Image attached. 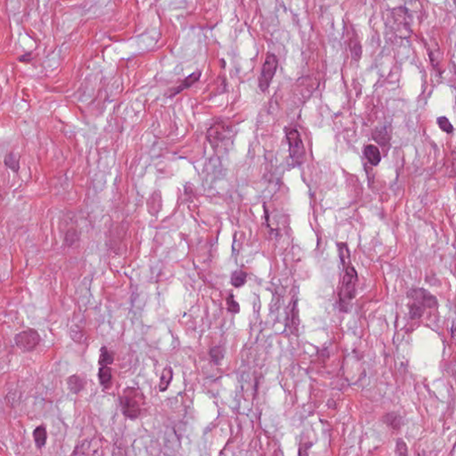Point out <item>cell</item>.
<instances>
[{
	"label": "cell",
	"mask_w": 456,
	"mask_h": 456,
	"mask_svg": "<svg viewBox=\"0 0 456 456\" xmlns=\"http://www.w3.org/2000/svg\"><path fill=\"white\" fill-rule=\"evenodd\" d=\"M408 299L423 308H435L438 306V299L425 289L413 288L407 292Z\"/></svg>",
	"instance_id": "8992f818"
},
{
	"label": "cell",
	"mask_w": 456,
	"mask_h": 456,
	"mask_svg": "<svg viewBox=\"0 0 456 456\" xmlns=\"http://www.w3.org/2000/svg\"><path fill=\"white\" fill-rule=\"evenodd\" d=\"M41 340L40 335L35 329H27L14 336V342L21 352H32L39 346Z\"/></svg>",
	"instance_id": "5b68a950"
},
{
	"label": "cell",
	"mask_w": 456,
	"mask_h": 456,
	"mask_svg": "<svg viewBox=\"0 0 456 456\" xmlns=\"http://www.w3.org/2000/svg\"><path fill=\"white\" fill-rule=\"evenodd\" d=\"M424 311H425V308L417 305L415 303H412L409 305L410 317L413 320L420 319L423 316Z\"/></svg>",
	"instance_id": "ffe728a7"
},
{
	"label": "cell",
	"mask_w": 456,
	"mask_h": 456,
	"mask_svg": "<svg viewBox=\"0 0 456 456\" xmlns=\"http://www.w3.org/2000/svg\"><path fill=\"white\" fill-rule=\"evenodd\" d=\"M33 59H34V57L32 56V52L24 53V54H22V55L19 57V61H20V62H22V63H28V62H31V61L33 60Z\"/></svg>",
	"instance_id": "d4e9b609"
},
{
	"label": "cell",
	"mask_w": 456,
	"mask_h": 456,
	"mask_svg": "<svg viewBox=\"0 0 456 456\" xmlns=\"http://www.w3.org/2000/svg\"><path fill=\"white\" fill-rule=\"evenodd\" d=\"M373 136H374V140L382 147L388 146L390 141V133L387 131L385 128H382V129L378 128L373 133Z\"/></svg>",
	"instance_id": "9a60e30c"
},
{
	"label": "cell",
	"mask_w": 456,
	"mask_h": 456,
	"mask_svg": "<svg viewBox=\"0 0 456 456\" xmlns=\"http://www.w3.org/2000/svg\"><path fill=\"white\" fill-rule=\"evenodd\" d=\"M395 453L399 455H407L408 454V449L406 443L403 441L402 439H398L396 442L395 445Z\"/></svg>",
	"instance_id": "cb8c5ba5"
},
{
	"label": "cell",
	"mask_w": 456,
	"mask_h": 456,
	"mask_svg": "<svg viewBox=\"0 0 456 456\" xmlns=\"http://www.w3.org/2000/svg\"><path fill=\"white\" fill-rule=\"evenodd\" d=\"M298 326H299V308H298V301L295 300L292 306V309L290 311V318H289V327L291 329L292 333L298 336Z\"/></svg>",
	"instance_id": "8fae6325"
},
{
	"label": "cell",
	"mask_w": 456,
	"mask_h": 456,
	"mask_svg": "<svg viewBox=\"0 0 456 456\" xmlns=\"http://www.w3.org/2000/svg\"><path fill=\"white\" fill-rule=\"evenodd\" d=\"M226 303H227V308L232 313L237 314L240 312V306L238 303L235 301V297L233 294H230L226 298Z\"/></svg>",
	"instance_id": "603a6c76"
},
{
	"label": "cell",
	"mask_w": 456,
	"mask_h": 456,
	"mask_svg": "<svg viewBox=\"0 0 456 456\" xmlns=\"http://www.w3.org/2000/svg\"><path fill=\"white\" fill-rule=\"evenodd\" d=\"M383 422L387 426L391 428L394 431H398L402 426V418L399 415L398 413H387L383 417Z\"/></svg>",
	"instance_id": "5bb4252c"
},
{
	"label": "cell",
	"mask_w": 456,
	"mask_h": 456,
	"mask_svg": "<svg viewBox=\"0 0 456 456\" xmlns=\"http://www.w3.org/2000/svg\"><path fill=\"white\" fill-rule=\"evenodd\" d=\"M68 388L72 394H78L79 392H81L85 388L86 384H87V380L85 378L81 377L78 374H74L71 375L70 377L67 378L66 380Z\"/></svg>",
	"instance_id": "ba28073f"
},
{
	"label": "cell",
	"mask_w": 456,
	"mask_h": 456,
	"mask_svg": "<svg viewBox=\"0 0 456 456\" xmlns=\"http://www.w3.org/2000/svg\"><path fill=\"white\" fill-rule=\"evenodd\" d=\"M114 356L113 354L109 351V349L106 347H102L100 349L99 359H98V363L100 366H106V365H110L113 363Z\"/></svg>",
	"instance_id": "2e32d148"
},
{
	"label": "cell",
	"mask_w": 456,
	"mask_h": 456,
	"mask_svg": "<svg viewBox=\"0 0 456 456\" xmlns=\"http://www.w3.org/2000/svg\"><path fill=\"white\" fill-rule=\"evenodd\" d=\"M363 153H364V156L366 158L367 160L373 166H377L378 164L381 162V152H380V150L378 149L377 146L368 145V146L364 147Z\"/></svg>",
	"instance_id": "9c48e42d"
},
{
	"label": "cell",
	"mask_w": 456,
	"mask_h": 456,
	"mask_svg": "<svg viewBox=\"0 0 456 456\" xmlns=\"http://www.w3.org/2000/svg\"><path fill=\"white\" fill-rule=\"evenodd\" d=\"M338 252L344 268L345 275L342 281V285L338 291V303L341 311L347 312L350 303L356 296V281L357 274L351 264L349 248L346 243L338 244Z\"/></svg>",
	"instance_id": "6da1fadb"
},
{
	"label": "cell",
	"mask_w": 456,
	"mask_h": 456,
	"mask_svg": "<svg viewBox=\"0 0 456 456\" xmlns=\"http://www.w3.org/2000/svg\"><path fill=\"white\" fill-rule=\"evenodd\" d=\"M98 380L100 384L102 385L103 388H107L110 387L112 381V374L110 367L108 365L100 367L98 370Z\"/></svg>",
	"instance_id": "4fadbf2b"
},
{
	"label": "cell",
	"mask_w": 456,
	"mask_h": 456,
	"mask_svg": "<svg viewBox=\"0 0 456 456\" xmlns=\"http://www.w3.org/2000/svg\"><path fill=\"white\" fill-rule=\"evenodd\" d=\"M210 356L216 363H220L224 356V349L222 346H216L210 349Z\"/></svg>",
	"instance_id": "d6986e66"
},
{
	"label": "cell",
	"mask_w": 456,
	"mask_h": 456,
	"mask_svg": "<svg viewBox=\"0 0 456 456\" xmlns=\"http://www.w3.org/2000/svg\"><path fill=\"white\" fill-rule=\"evenodd\" d=\"M278 64L277 56L274 53H267L259 78V87L262 92H266L269 89L277 71Z\"/></svg>",
	"instance_id": "277c9868"
},
{
	"label": "cell",
	"mask_w": 456,
	"mask_h": 456,
	"mask_svg": "<svg viewBox=\"0 0 456 456\" xmlns=\"http://www.w3.org/2000/svg\"><path fill=\"white\" fill-rule=\"evenodd\" d=\"M78 232L76 231L75 229H71V230H69L67 232V234L65 235L64 244L67 246V247H70V246L73 245L75 242H78Z\"/></svg>",
	"instance_id": "7402d4cb"
},
{
	"label": "cell",
	"mask_w": 456,
	"mask_h": 456,
	"mask_svg": "<svg viewBox=\"0 0 456 456\" xmlns=\"http://www.w3.org/2000/svg\"><path fill=\"white\" fill-rule=\"evenodd\" d=\"M33 438L37 448L41 449L46 445L47 440V432L44 425H39L33 431Z\"/></svg>",
	"instance_id": "30bf717a"
},
{
	"label": "cell",
	"mask_w": 456,
	"mask_h": 456,
	"mask_svg": "<svg viewBox=\"0 0 456 456\" xmlns=\"http://www.w3.org/2000/svg\"><path fill=\"white\" fill-rule=\"evenodd\" d=\"M201 75H202L201 71H195L192 74L189 75L188 77H186L184 80H182L181 83L177 88L171 89L168 97H174L175 96H177L178 94L183 92L185 89L191 88L194 83L199 80L200 78H201Z\"/></svg>",
	"instance_id": "52a82bcc"
},
{
	"label": "cell",
	"mask_w": 456,
	"mask_h": 456,
	"mask_svg": "<svg viewBox=\"0 0 456 456\" xmlns=\"http://www.w3.org/2000/svg\"><path fill=\"white\" fill-rule=\"evenodd\" d=\"M286 136L289 144V153L292 161L296 165H301L306 161V154L299 131L295 128H291L286 132Z\"/></svg>",
	"instance_id": "3957f363"
},
{
	"label": "cell",
	"mask_w": 456,
	"mask_h": 456,
	"mask_svg": "<svg viewBox=\"0 0 456 456\" xmlns=\"http://www.w3.org/2000/svg\"><path fill=\"white\" fill-rule=\"evenodd\" d=\"M4 162L7 167L10 168L11 170L18 173V171L20 169V159L15 156L14 153H10L7 154L5 157Z\"/></svg>",
	"instance_id": "e0dca14e"
},
{
	"label": "cell",
	"mask_w": 456,
	"mask_h": 456,
	"mask_svg": "<svg viewBox=\"0 0 456 456\" xmlns=\"http://www.w3.org/2000/svg\"><path fill=\"white\" fill-rule=\"evenodd\" d=\"M138 393L135 388H127L121 397V411L129 419H137L142 414V407L137 400Z\"/></svg>",
	"instance_id": "7a4b0ae2"
},
{
	"label": "cell",
	"mask_w": 456,
	"mask_h": 456,
	"mask_svg": "<svg viewBox=\"0 0 456 456\" xmlns=\"http://www.w3.org/2000/svg\"><path fill=\"white\" fill-rule=\"evenodd\" d=\"M247 273L242 270L235 271L231 275V283L235 287H241L245 284Z\"/></svg>",
	"instance_id": "ac0fdd59"
},
{
	"label": "cell",
	"mask_w": 456,
	"mask_h": 456,
	"mask_svg": "<svg viewBox=\"0 0 456 456\" xmlns=\"http://www.w3.org/2000/svg\"><path fill=\"white\" fill-rule=\"evenodd\" d=\"M173 380V370L170 366H166L162 370V374L160 376V384H159V389L160 392H165L167 390L171 381Z\"/></svg>",
	"instance_id": "7c38bea8"
},
{
	"label": "cell",
	"mask_w": 456,
	"mask_h": 456,
	"mask_svg": "<svg viewBox=\"0 0 456 456\" xmlns=\"http://www.w3.org/2000/svg\"><path fill=\"white\" fill-rule=\"evenodd\" d=\"M438 125L441 130L445 132V133H447V134H451L453 131L452 125L451 124V122H450L448 119L445 117V116L438 118Z\"/></svg>",
	"instance_id": "44dd1931"
}]
</instances>
